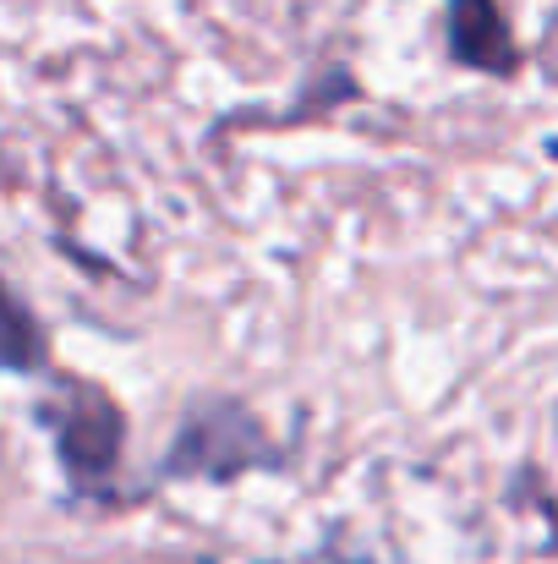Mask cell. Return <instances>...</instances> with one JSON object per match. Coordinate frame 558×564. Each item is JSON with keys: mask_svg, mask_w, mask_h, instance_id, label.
<instances>
[{"mask_svg": "<svg viewBox=\"0 0 558 564\" xmlns=\"http://www.w3.org/2000/svg\"><path fill=\"white\" fill-rule=\"evenodd\" d=\"M455 44H460V55H471L482 66H510V33H504V22H499V11L488 0H460Z\"/></svg>", "mask_w": 558, "mask_h": 564, "instance_id": "obj_1", "label": "cell"}]
</instances>
